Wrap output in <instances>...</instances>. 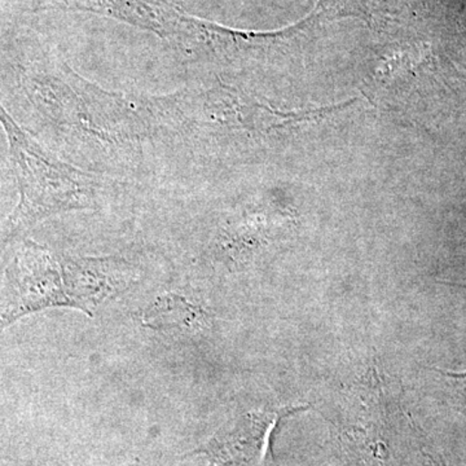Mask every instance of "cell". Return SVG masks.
<instances>
[{
  "label": "cell",
  "mask_w": 466,
  "mask_h": 466,
  "mask_svg": "<svg viewBox=\"0 0 466 466\" xmlns=\"http://www.w3.org/2000/svg\"><path fill=\"white\" fill-rule=\"evenodd\" d=\"M205 320L207 315L202 309L177 296H167L157 299L143 317V324L153 329L201 327Z\"/></svg>",
  "instance_id": "277c9868"
},
{
  "label": "cell",
  "mask_w": 466,
  "mask_h": 466,
  "mask_svg": "<svg viewBox=\"0 0 466 466\" xmlns=\"http://www.w3.org/2000/svg\"><path fill=\"white\" fill-rule=\"evenodd\" d=\"M0 119L7 128L20 186V202L16 210L0 225V248H3L43 218L87 207L90 196L72 170L48 157L47 153L32 142L2 108Z\"/></svg>",
  "instance_id": "7a4b0ae2"
},
{
  "label": "cell",
  "mask_w": 466,
  "mask_h": 466,
  "mask_svg": "<svg viewBox=\"0 0 466 466\" xmlns=\"http://www.w3.org/2000/svg\"><path fill=\"white\" fill-rule=\"evenodd\" d=\"M309 407L283 410H253L226 422L195 455H204L207 466H263L271 450V438L283 417Z\"/></svg>",
  "instance_id": "3957f363"
},
{
  "label": "cell",
  "mask_w": 466,
  "mask_h": 466,
  "mask_svg": "<svg viewBox=\"0 0 466 466\" xmlns=\"http://www.w3.org/2000/svg\"><path fill=\"white\" fill-rule=\"evenodd\" d=\"M137 275L125 260L66 258L25 241L5 269L0 290V333L18 319L51 308L88 317L133 287Z\"/></svg>",
  "instance_id": "6da1fadb"
}]
</instances>
